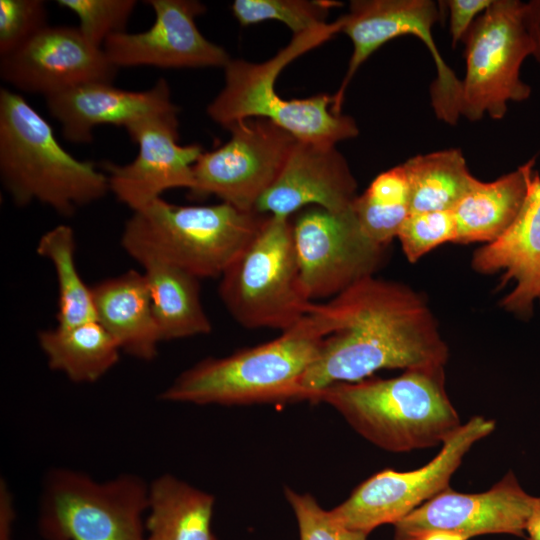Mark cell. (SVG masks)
Listing matches in <instances>:
<instances>
[{"instance_id":"obj_1","label":"cell","mask_w":540,"mask_h":540,"mask_svg":"<svg viewBox=\"0 0 540 540\" xmlns=\"http://www.w3.org/2000/svg\"><path fill=\"white\" fill-rule=\"evenodd\" d=\"M309 315L324 338L302 379L309 401L339 382L381 369L445 366L448 347L423 297L406 285L362 278Z\"/></svg>"},{"instance_id":"obj_2","label":"cell","mask_w":540,"mask_h":540,"mask_svg":"<svg viewBox=\"0 0 540 540\" xmlns=\"http://www.w3.org/2000/svg\"><path fill=\"white\" fill-rule=\"evenodd\" d=\"M315 402L329 404L366 440L396 453L442 445L463 424L446 391L444 366L335 383Z\"/></svg>"},{"instance_id":"obj_3","label":"cell","mask_w":540,"mask_h":540,"mask_svg":"<svg viewBox=\"0 0 540 540\" xmlns=\"http://www.w3.org/2000/svg\"><path fill=\"white\" fill-rule=\"evenodd\" d=\"M0 176L17 206L37 201L64 216L110 191L104 172L68 153L46 119L6 88L0 90Z\"/></svg>"},{"instance_id":"obj_4","label":"cell","mask_w":540,"mask_h":540,"mask_svg":"<svg viewBox=\"0 0 540 540\" xmlns=\"http://www.w3.org/2000/svg\"><path fill=\"white\" fill-rule=\"evenodd\" d=\"M324 336L309 313L280 336L182 372L161 399L198 405L309 400L302 387Z\"/></svg>"},{"instance_id":"obj_5","label":"cell","mask_w":540,"mask_h":540,"mask_svg":"<svg viewBox=\"0 0 540 540\" xmlns=\"http://www.w3.org/2000/svg\"><path fill=\"white\" fill-rule=\"evenodd\" d=\"M340 21L326 23L302 34L272 58L252 63L231 59L224 68L225 84L207 107L217 124L229 126L254 118L267 119L297 140L336 143L359 134L355 120L332 111L333 95L321 93L305 99H284L275 90L279 73L293 60L340 32Z\"/></svg>"},{"instance_id":"obj_6","label":"cell","mask_w":540,"mask_h":540,"mask_svg":"<svg viewBox=\"0 0 540 540\" xmlns=\"http://www.w3.org/2000/svg\"><path fill=\"white\" fill-rule=\"evenodd\" d=\"M266 217L224 202L182 206L158 198L133 211L125 222L121 245L138 263L158 259L198 279L221 277Z\"/></svg>"},{"instance_id":"obj_7","label":"cell","mask_w":540,"mask_h":540,"mask_svg":"<svg viewBox=\"0 0 540 540\" xmlns=\"http://www.w3.org/2000/svg\"><path fill=\"white\" fill-rule=\"evenodd\" d=\"M219 295L245 328L281 332L299 323L313 304L304 294L291 217L267 215L259 231L221 275Z\"/></svg>"},{"instance_id":"obj_8","label":"cell","mask_w":540,"mask_h":540,"mask_svg":"<svg viewBox=\"0 0 540 540\" xmlns=\"http://www.w3.org/2000/svg\"><path fill=\"white\" fill-rule=\"evenodd\" d=\"M148 493L132 474L98 482L83 472L53 470L41 495L39 531L46 540H145Z\"/></svg>"},{"instance_id":"obj_9","label":"cell","mask_w":540,"mask_h":540,"mask_svg":"<svg viewBox=\"0 0 540 540\" xmlns=\"http://www.w3.org/2000/svg\"><path fill=\"white\" fill-rule=\"evenodd\" d=\"M525 2L493 0L463 38L466 73L461 80L460 116L477 121L502 119L508 102H522L531 87L521 79L533 43L524 18Z\"/></svg>"},{"instance_id":"obj_10","label":"cell","mask_w":540,"mask_h":540,"mask_svg":"<svg viewBox=\"0 0 540 540\" xmlns=\"http://www.w3.org/2000/svg\"><path fill=\"white\" fill-rule=\"evenodd\" d=\"M494 429L493 420L473 416L444 441L427 464L410 471L385 469L374 474L331 513L346 527L366 535L381 525H394L448 488L471 447Z\"/></svg>"},{"instance_id":"obj_11","label":"cell","mask_w":540,"mask_h":540,"mask_svg":"<svg viewBox=\"0 0 540 540\" xmlns=\"http://www.w3.org/2000/svg\"><path fill=\"white\" fill-rule=\"evenodd\" d=\"M439 18L431 0H353L349 11L339 19L340 32L353 44L347 72L333 95L332 111L342 114L345 91L360 66L386 42L400 36L419 38L433 57L437 77L430 87L436 116L451 125L460 117L461 80L444 62L436 47L432 28Z\"/></svg>"},{"instance_id":"obj_12","label":"cell","mask_w":540,"mask_h":540,"mask_svg":"<svg viewBox=\"0 0 540 540\" xmlns=\"http://www.w3.org/2000/svg\"><path fill=\"white\" fill-rule=\"evenodd\" d=\"M230 139L203 152L193 167L195 198L215 195L242 211L256 205L280 174L297 139L264 118L248 119L228 128Z\"/></svg>"},{"instance_id":"obj_13","label":"cell","mask_w":540,"mask_h":540,"mask_svg":"<svg viewBox=\"0 0 540 540\" xmlns=\"http://www.w3.org/2000/svg\"><path fill=\"white\" fill-rule=\"evenodd\" d=\"M292 228L302 289L312 302L331 299L374 275L384 261L386 247L367 237L352 207L341 212L309 207Z\"/></svg>"},{"instance_id":"obj_14","label":"cell","mask_w":540,"mask_h":540,"mask_svg":"<svg viewBox=\"0 0 540 540\" xmlns=\"http://www.w3.org/2000/svg\"><path fill=\"white\" fill-rule=\"evenodd\" d=\"M178 112L150 115L126 127L138 145L135 159L124 165L101 164L109 190L133 211L161 198L167 190L193 187V167L204 151L198 144L178 143Z\"/></svg>"},{"instance_id":"obj_15","label":"cell","mask_w":540,"mask_h":540,"mask_svg":"<svg viewBox=\"0 0 540 540\" xmlns=\"http://www.w3.org/2000/svg\"><path fill=\"white\" fill-rule=\"evenodd\" d=\"M534 500L512 471L484 492L462 493L449 486L395 523L394 538L410 540L434 530L467 540L486 534L523 537Z\"/></svg>"},{"instance_id":"obj_16","label":"cell","mask_w":540,"mask_h":540,"mask_svg":"<svg viewBox=\"0 0 540 540\" xmlns=\"http://www.w3.org/2000/svg\"><path fill=\"white\" fill-rule=\"evenodd\" d=\"M117 70L103 48L70 26H47L0 60L5 82L45 98L89 82L112 83Z\"/></svg>"},{"instance_id":"obj_17","label":"cell","mask_w":540,"mask_h":540,"mask_svg":"<svg viewBox=\"0 0 540 540\" xmlns=\"http://www.w3.org/2000/svg\"><path fill=\"white\" fill-rule=\"evenodd\" d=\"M155 19L140 33H117L103 45L117 67L154 66L163 69L222 67L231 60L221 46L207 40L195 18L206 11L195 0H148Z\"/></svg>"},{"instance_id":"obj_18","label":"cell","mask_w":540,"mask_h":540,"mask_svg":"<svg viewBox=\"0 0 540 540\" xmlns=\"http://www.w3.org/2000/svg\"><path fill=\"white\" fill-rule=\"evenodd\" d=\"M357 182L335 145L297 140L280 174L258 201L255 211L291 217L317 206L332 212L349 209Z\"/></svg>"},{"instance_id":"obj_19","label":"cell","mask_w":540,"mask_h":540,"mask_svg":"<svg viewBox=\"0 0 540 540\" xmlns=\"http://www.w3.org/2000/svg\"><path fill=\"white\" fill-rule=\"evenodd\" d=\"M50 114L73 143H89L100 125L128 127L150 115L179 109L165 79L145 91L116 88L109 82H89L46 98Z\"/></svg>"},{"instance_id":"obj_20","label":"cell","mask_w":540,"mask_h":540,"mask_svg":"<svg viewBox=\"0 0 540 540\" xmlns=\"http://www.w3.org/2000/svg\"><path fill=\"white\" fill-rule=\"evenodd\" d=\"M472 267L479 273L502 272V284L514 287L502 299L507 311L529 316L540 302V175L536 170L526 202L509 230L494 242L478 248Z\"/></svg>"},{"instance_id":"obj_21","label":"cell","mask_w":540,"mask_h":540,"mask_svg":"<svg viewBox=\"0 0 540 540\" xmlns=\"http://www.w3.org/2000/svg\"><path fill=\"white\" fill-rule=\"evenodd\" d=\"M97 321L121 351L140 360L157 356L162 342L143 273L129 270L91 286Z\"/></svg>"},{"instance_id":"obj_22","label":"cell","mask_w":540,"mask_h":540,"mask_svg":"<svg viewBox=\"0 0 540 540\" xmlns=\"http://www.w3.org/2000/svg\"><path fill=\"white\" fill-rule=\"evenodd\" d=\"M535 157L494 181L476 179L454 207L457 244L491 243L516 221L528 196L535 173Z\"/></svg>"},{"instance_id":"obj_23","label":"cell","mask_w":540,"mask_h":540,"mask_svg":"<svg viewBox=\"0 0 540 540\" xmlns=\"http://www.w3.org/2000/svg\"><path fill=\"white\" fill-rule=\"evenodd\" d=\"M214 496L170 474L149 485L145 540H218L212 531Z\"/></svg>"},{"instance_id":"obj_24","label":"cell","mask_w":540,"mask_h":540,"mask_svg":"<svg viewBox=\"0 0 540 540\" xmlns=\"http://www.w3.org/2000/svg\"><path fill=\"white\" fill-rule=\"evenodd\" d=\"M139 264L144 269L162 341L211 331V322L201 302L197 277L158 259H146Z\"/></svg>"},{"instance_id":"obj_25","label":"cell","mask_w":540,"mask_h":540,"mask_svg":"<svg viewBox=\"0 0 540 540\" xmlns=\"http://www.w3.org/2000/svg\"><path fill=\"white\" fill-rule=\"evenodd\" d=\"M49 367L75 383H93L113 368L121 349L97 321L72 327L57 326L38 334Z\"/></svg>"},{"instance_id":"obj_26","label":"cell","mask_w":540,"mask_h":540,"mask_svg":"<svg viewBox=\"0 0 540 540\" xmlns=\"http://www.w3.org/2000/svg\"><path fill=\"white\" fill-rule=\"evenodd\" d=\"M410 213L452 211L476 181L460 149L416 155L403 163Z\"/></svg>"},{"instance_id":"obj_27","label":"cell","mask_w":540,"mask_h":540,"mask_svg":"<svg viewBox=\"0 0 540 540\" xmlns=\"http://www.w3.org/2000/svg\"><path fill=\"white\" fill-rule=\"evenodd\" d=\"M76 241L73 229L58 225L38 241V255L48 259L55 270L58 285L57 322L72 327L97 320L91 287L82 280L75 261Z\"/></svg>"},{"instance_id":"obj_28","label":"cell","mask_w":540,"mask_h":540,"mask_svg":"<svg viewBox=\"0 0 540 540\" xmlns=\"http://www.w3.org/2000/svg\"><path fill=\"white\" fill-rule=\"evenodd\" d=\"M340 5L330 0H235L231 8L243 26L275 20L294 36L326 24L329 11Z\"/></svg>"},{"instance_id":"obj_29","label":"cell","mask_w":540,"mask_h":540,"mask_svg":"<svg viewBox=\"0 0 540 540\" xmlns=\"http://www.w3.org/2000/svg\"><path fill=\"white\" fill-rule=\"evenodd\" d=\"M57 4L77 16L78 28L91 44L103 48L108 37L125 32L137 1L58 0Z\"/></svg>"},{"instance_id":"obj_30","label":"cell","mask_w":540,"mask_h":540,"mask_svg":"<svg viewBox=\"0 0 540 540\" xmlns=\"http://www.w3.org/2000/svg\"><path fill=\"white\" fill-rule=\"evenodd\" d=\"M409 262H417L434 248L456 242L457 225L453 211L409 213L397 235Z\"/></svg>"},{"instance_id":"obj_31","label":"cell","mask_w":540,"mask_h":540,"mask_svg":"<svg viewBox=\"0 0 540 540\" xmlns=\"http://www.w3.org/2000/svg\"><path fill=\"white\" fill-rule=\"evenodd\" d=\"M285 496L295 514L300 540H367L368 535L346 527L311 494L285 488Z\"/></svg>"},{"instance_id":"obj_32","label":"cell","mask_w":540,"mask_h":540,"mask_svg":"<svg viewBox=\"0 0 540 540\" xmlns=\"http://www.w3.org/2000/svg\"><path fill=\"white\" fill-rule=\"evenodd\" d=\"M47 26L44 1L0 0L1 57L19 49Z\"/></svg>"},{"instance_id":"obj_33","label":"cell","mask_w":540,"mask_h":540,"mask_svg":"<svg viewBox=\"0 0 540 540\" xmlns=\"http://www.w3.org/2000/svg\"><path fill=\"white\" fill-rule=\"evenodd\" d=\"M493 0H448L443 1L450 11V33L453 46L462 41L478 15H481Z\"/></svg>"},{"instance_id":"obj_34","label":"cell","mask_w":540,"mask_h":540,"mask_svg":"<svg viewBox=\"0 0 540 540\" xmlns=\"http://www.w3.org/2000/svg\"><path fill=\"white\" fill-rule=\"evenodd\" d=\"M15 520L13 497L4 480L0 485V540H12V527Z\"/></svg>"},{"instance_id":"obj_35","label":"cell","mask_w":540,"mask_h":540,"mask_svg":"<svg viewBox=\"0 0 540 540\" xmlns=\"http://www.w3.org/2000/svg\"><path fill=\"white\" fill-rule=\"evenodd\" d=\"M525 24L533 43V57L540 63V0L525 2Z\"/></svg>"},{"instance_id":"obj_36","label":"cell","mask_w":540,"mask_h":540,"mask_svg":"<svg viewBox=\"0 0 540 540\" xmlns=\"http://www.w3.org/2000/svg\"><path fill=\"white\" fill-rule=\"evenodd\" d=\"M525 533L529 540H540V496H535Z\"/></svg>"},{"instance_id":"obj_37","label":"cell","mask_w":540,"mask_h":540,"mask_svg":"<svg viewBox=\"0 0 540 540\" xmlns=\"http://www.w3.org/2000/svg\"><path fill=\"white\" fill-rule=\"evenodd\" d=\"M410 540H467L461 535L443 530H434L422 533Z\"/></svg>"},{"instance_id":"obj_38","label":"cell","mask_w":540,"mask_h":540,"mask_svg":"<svg viewBox=\"0 0 540 540\" xmlns=\"http://www.w3.org/2000/svg\"><path fill=\"white\" fill-rule=\"evenodd\" d=\"M540 64V63H539Z\"/></svg>"}]
</instances>
